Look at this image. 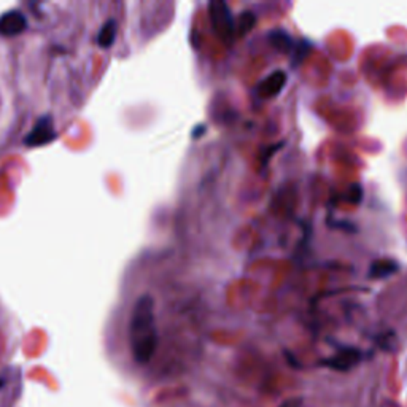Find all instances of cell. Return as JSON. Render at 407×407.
<instances>
[{
	"mask_svg": "<svg viewBox=\"0 0 407 407\" xmlns=\"http://www.w3.org/2000/svg\"><path fill=\"white\" fill-rule=\"evenodd\" d=\"M129 346L135 363L147 364L158 349V326L155 319V299L142 294L135 301L129 321Z\"/></svg>",
	"mask_w": 407,
	"mask_h": 407,
	"instance_id": "6da1fadb",
	"label": "cell"
},
{
	"mask_svg": "<svg viewBox=\"0 0 407 407\" xmlns=\"http://www.w3.org/2000/svg\"><path fill=\"white\" fill-rule=\"evenodd\" d=\"M209 15L218 38L225 41L226 45H231L236 38L237 29L236 19H234L230 6L223 0H212L209 4Z\"/></svg>",
	"mask_w": 407,
	"mask_h": 407,
	"instance_id": "7a4b0ae2",
	"label": "cell"
},
{
	"mask_svg": "<svg viewBox=\"0 0 407 407\" xmlns=\"http://www.w3.org/2000/svg\"><path fill=\"white\" fill-rule=\"evenodd\" d=\"M56 130H54V123L50 115L41 116V118L36 123V126L32 128L29 134L26 135L24 143L27 147H41V145L51 143L56 139Z\"/></svg>",
	"mask_w": 407,
	"mask_h": 407,
	"instance_id": "3957f363",
	"label": "cell"
},
{
	"mask_svg": "<svg viewBox=\"0 0 407 407\" xmlns=\"http://www.w3.org/2000/svg\"><path fill=\"white\" fill-rule=\"evenodd\" d=\"M361 358H363V354L360 350L346 347L337 351L334 356H329L326 358V360H323L321 366L344 372V371H350L351 368L356 366V364L361 361Z\"/></svg>",
	"mask_w": 407,
	"mask_h": 407,
	"instance_id": "277c9868",
	"label": "cell"
},
{
	"mask_svg": "<svg viewBox=\"0 0 407 407\" xmlns=\"http://www.w3.org/2000/svg\"><path fill=\"white\" fill-rule=\"evenodd\" d=\"M27 27V19L21 10H9L0 15V36L16 37Z\"/></svg>",
	"mask_w": 407,
	"mask_h": 407,
	"instance_id": "5b68a950",
	"label": "cell"
},
{
	"mask_svg": "<svg viewBox=\"0 0 407 407\" xmlns=\"http://www.w3.org/2000/svg\"><path fill=\"white\" fill-rule=\"evenodd\" d=\"M287 81L288 77L284 71H275L271 75H267L263 81H259L257 91L263 99L277 98V96L284 91Z\"/></svg>",
	"mask_w": 407,
	"mask_h": 407,
	"instance_id": "8992f818",
	"label": "cell"
},
{
	"mask_svg": "<svg viewBox=\"0 0 407 407\" xmlns=\"http://www.w3.org/2000/svg\"><path fill=\"white\" fill-rule=\"evenodd\" d=\"M399 271V264L396 263L395 259L390 258H383V259H377L369 266V277L371 279H388L391 277L393 274H396Z\"/></svg>",
	"mask_w": 407,
	"mask_h": 407,
	"instance_id": "52a82bcc",
	"label": "cell"
},
{
	"mask_svg": "<svg viewBox=\"0 0 407 407\" xmlns=\"http://www.w3.org/2000/svg\"><path fill=\"white\" fill-rule=\"evenodd\" d=\"M267 40L275 50L280 53H292L294 48V40L289 34L284 29H274L267 34Z\"/></svg>",
	"mask_w": 407,
	"mask_h": 407,
	"instance_id": "ba28073f",
	"label": "cell"
},
{
	"mask_svg": "<svg viewBox=\"0 0 407 407\" xmlns=\"http://www.w3.org/2000/svg\"><path fill=\"white\" fill-rule=\"evenodd\" d=\"M116 32H118V26H116L115 19H108L105 23L102 24V27L98 32V37H96V41L101 48H110L115 43L116 38Z\"/></svg>",
	"mask_w": 407,
	"mask_h": 407,
	"instance_id": "9c48e42d",
	"label": "cell"
},
{
	"mask_svg": "<svg viewBox=\"0 0 407 407\" xmlns=\"http://www.w3.org/2000/svg\"><path fill=\"white\" fill-rule=\"evenodd\" d=\"M312 51V45H310V41L304 40H299L298 43L294 45L293 48V56H292V66L293 67H298L302 61L307 58V54Z\"/></svg>",
	"mask_w": 407,
	"mask_h": 407,
	"instance_id": "30bf717a",
	"label": "cell"
},
{
	"mask_svg": "<svg viewBox=\"0 0 407 407\" xmlns=\"http://www.w3.org/2000/svg\"><path fill=\"white\" fill-rule=\"evenodd\" d=\"M254 23H257V16H254L252 11H244L242 15L239 16L237 23H236L237 36H239V37L247 36V34L253 29Z\"/></svg>",
	"mask_w": 407,
	"mask_h": 407,
	"instance_id": "8fae6325",
	"label": "cell"
},
{
	"mask_svg": "<svg viewBox=\"0 0 407 407\" xmlns=\"http://www.w3.org/2000/svg\"><path fill=\"white\" fill-rule=\"evenodd\" d=\"M349 201L351 204H360L361 202V199H363V188H361V185H351L350 186V191H349V196H347Z\"/></svg>",
	"mask_w": 407,
	"mask_h": 407,
	"instance_id": "7c38bea8",
	"label": "cell"
},
{
	"mask_svg": "<svg viewBox=\"0 0 407 407\" xmlns=\"http://www.w3.org/2000/svg\"><path fill=\"white\" fill-rule=\"evenodd\" d=\"M301 406H302L301 398H292V399H287V401L280 407H301Z\"/></svg>",
	"mask_w": 407,
	"mask_h": 407,
	"instance_id": "4fadbf2b",
	"label": "cell"
},
{
	"mask_svg": "<svg viewBox=\"0 0 407 407\" xmlns=\"http://www.w3.org/2000/svg\"><path fill=\"white\" fill-rule=\"evenodd\" d=\"M2 387H4V381H2V378H0V388H2Z\"/></svg>",
	"mask_w": 407,
	"mask_h": 407,
	"instance_id": "5bb4252c",
	"label": "cell"
}]
</instances>
